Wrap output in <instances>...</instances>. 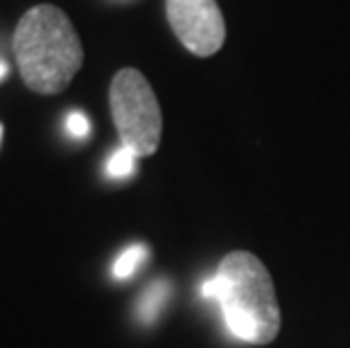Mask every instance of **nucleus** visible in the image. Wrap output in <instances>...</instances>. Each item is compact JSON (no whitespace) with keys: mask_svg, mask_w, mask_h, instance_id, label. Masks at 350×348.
<instances>
[{"mask_svg":"<svg viewBox=\"0 0 350 348\" xmlns=\"http://www.w3.org/2000/svg\"><path fill=\"white\" fill-rule=\"evenodd\" d=\"M5 75H7V64L0 62V79H3Z\"/></svg>","mask_w":350,"mask_h":348,"instance_id":"9","label":"nucleus"},{"mask_svg":"<svg viewBox=\"0 0 350 348\" xmlns=\"http://www.w3.org/2000/svg\"><path fill=\"white\" fill-rule=\"evenodd\" d=\"M201 296L217 303L226 330L240 342L260 346L278 337L280 308L273 280L262 260L249 251L228 254L201 283Z\"/></svg>","mask_w":350,"mask_h":348,"instance_id":"1","label":"nucleus"},{"mask_svg":"<svg viewBox=\"0 0 350 348\" xmlns=\"http://www.w3.org/2000/svg\"><path fill=\"white\" fill-rule=\"evenodd\" d=\"M0 136H3V127H0Z\"/></svg>","mask_w":350,"mask_h":348,"instance_id":"10","label":"nucleus"},{"mask_svg":"<svg viewBox=\"0 0 350 348\" xmlns=\"http://www.w3.org/2000/svg\"><path fill=\"white\" fill-rule=\"evenodd\" d=\"M170 292H172V287H170L165 278L154 280L136 303V319L145 325H152L163 314V310H165L170 301Z\"/></svg>","mask_w":350,"mask_h":348,"instance_id":"5","label":"nucleus"},{"mask_svg":"<svg viewBox=\"0 0 350 348\" xmlns=\"http://www.w3.org/2000/svg\"><path fill=\"white\" fill-rule=\"evenodd\" d=\"M111 116L122 145L136 157H152L159 150L163 116L150 81L136 68L116 72L109 91Z\"/></svg>","mask_w":350,"mask_h":348,"instance_id":"3","label":"nucleus"},{"mask_svg":"<svg viewBox=\"0 0 350 348\" xmlns=\"http://www.w3.org/2000/svg\"><path fill=\"white\" fill-rule=\"evenodd\" d=\"M147 258H150V247H147V244H143V242L129 244V247L122 249L120 254H118V258H116L113 278H118V280L131 278L133 273H136L147 263Z\"/></svg>","mask_w":350,"mask_h":348,"instance_id":"6","label":"nucleus"},{"mask_svg":"<svg viewBox=\"0 0 350 348\" xmlns=\"http://www.w3.org/2000/svg\"><path fill=\"white\" fill-rule=\"evenodd\" d=\"M14 57L29 91L62 93L84 64L77 29L55 5H36L23 14L14 32Z\"/></svg>","mask_w":350,"mask_h":348,"instance_id":"2","label":"nucleus"},{"mask_svg":"<svg viewBox=\"0 0 350 348\" xmlns=\"http://www.w3.org/2000/svg\"><path fill=\"white\" fill-rule=\"evenodd\" d=\"M66 131H68V136L72 138H86L88 134H91V122H88V118L81 113V111H70L68 116H66Z\"/></svg>","mask_w":350,"mask_h":348,"instance_id":"8","label":"nucleus"},{"mask_svg":"<svg viewBox=\"0 0 350 348\" xmlns=\"http://www.w3.org/2000/svg\"><path fill=\"white\" fill-rule=\"evenodd\" d=\"M136 159L138 157L129 147L120 145L107 161V174L111 179H129V176L136 172Z\"/></svg>","mask_w":350,"mask_h":348,"instance_id":"7","label":"nucleus"},{"mask_svg":"<svg viewBox=\"0 0 350 348\" xmlns=\"http://www.w3.org/2000/svg\"><path fill=\"white\" fill-rule=\"evenodd\" d=\"M167 21L185 50L211 57L224 46L226 23L215 0H165Z\"/></svg>","mask_w":350,"mask_h":348,"instance_id":"4","label":"nucleus"}]
</instances>
